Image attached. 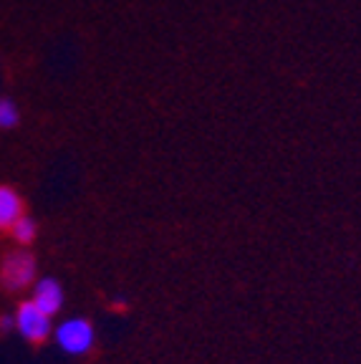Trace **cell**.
<instances>
[{"label":"cell","mask_w":361,"mask_h":364,"mask_svg":"<svg viewBox=\"0 0 361 364\" xmlns=\"http://www.w3.org/2000/svg\"><path fill=\"white\" fill-rule=\"evenodd\" d=\"M33 296H31V301L36 304L38 309H43L45 314H51L56 316L63 306V286L58 284L56 279L51 276H45V279H36L33 281Z\"/></svg>","instance_id":"cell-4"},{"label":"cell","mask_w":361,"mask_h":364,"mask_svg":"<svg viewBox=\"0 0 361 364\" xmlns=\"http://www.w3.org/2000/svg\"><path fill=\"white\" fill-rule=\"evenodd\" d=\"M36 279H38V263H36L31 250L21 245V248L3 256V261H0V284L6 291L16 294V291L31 289Z\"/></svg>","instance_id":"cell-1"},{"label":"cell","mask_w":361,"mask_h":364,"mask_svg":"<svg viewBox=\"0 0 361 364\" xmlns=\"http://www.w3.org/2000/svg\"><path fill=\"white\" fill-rule=\"evenodd\" d=\"M112 306H114V311H124V309H126V301H114Z\"/></svg>","instance_id":"cell-9"},{"label":"cell","mask_w":361,"mask_h":364,"mask_svg":"<svg viewBox=\"0 0 361 364\" xmlns=\"http://www.w3.org/2000/svg\"><path fill=\"white\" fill-rule=\"evenodd\" d=\"M53 339H56V344L66 354H71V357H84V354H89L91 349H94L96 331L89 318L74 316V318L61 321L58 326H53Z\"/></svg>","instance_id":"cell-2"},{"label":"cell","mask_w":361,"mask_h":364,"mask_svg":"<svg viewBox=\"0 0 361 364\" xmlns=\"http://www.w3.org/2000/svg\"><path fill=\"white\" fill-rule=\"evenodd\" d=\"M13 316H0V331H3V334H6V331H11L13 329Z\"/></svg>","instance_id":"cell-8"},{"label":"cell","mask_w":361,"mask_h":364,"mask_svg":"<svg viewBox=\"0 0 361 364\" xmlns=\"http://www.w3.org/2000/svg\"><path fill=\"white\" fill-rule=\"evenodd\" d=\"M8 233L13 235V240H16L18 245H23V248H28L31 243L36 240V235H38V225H36L33 218L28 215H23L16 220V225L8 230Z\"/></svg>","instance_id":"cell-6"},{"label":"cell","mask_w":361,"mask_h":364,"mask_svg":"<svg viewBox=\"0 0 361 364\" xmlns=\"http://www.w3.org/2000/svg\"><path fill=\"white\" fill-rule=\"evenodd\" d=\"M21 122V112H18L13 99H0V129H13Z\"/></svg>","instance_id":"cell-7"},{"label":"cell","mask_w":361,"mask_h":364,"mask_svg":"<svg viewBox=\"0 0 361 364\" xmlns=\"http://www.w3.org/2000/svg\"><path fill=\"white\" fill-rule=\"evenodd\" d=\"M23 215H26V205L18 190H13L11 185H0V233H8Z\"/></svg>","instance_id":"cell-5"},{"label":"cell","mask_w":361,"mask_h":364,"mask_svg":"<svg viewBox=\"0 0 361 364\" xmlns=\"http://www.w3.org/2000/svg\"><path fill=\"white\" fill-rule=\"evenodd\" d=\"M51 314H45L43 309H38L33 301L18 304L16 314H13V329L28 341V344H43L48 336H53V321Z\"/></svg>","instance_id":"cell-3"}]
</instances>
